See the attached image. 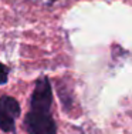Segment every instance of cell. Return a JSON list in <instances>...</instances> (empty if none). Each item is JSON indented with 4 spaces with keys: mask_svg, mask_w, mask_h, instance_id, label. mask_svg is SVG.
<instances>
[{
    "mask_svg": "<svg viewBox=\"0 0 132 134\" xmlns=\"http://www.w3.org/2000/svg\"><path fill=\"white\" fill-rule=\"evenodd\" d=\"M53 87L47 76L37 79L30 97V108L24 117V129L29 134H57V123L51 114Z\"/></svg>",
    "mask_w": 132,
    "mask_h": 134,
    "instance_id": "6da1fadb",
    "label": "cell"
},
{
    "mask_svg": "<svg viewBox=\"0 0 132 134\" xmlns=\"http://www.w3.org/2000/svg\"><path fill=\"white\" fill-rule=\"evenodd\" d=\"M21 107L11 96L0 97V130L7 134L16 133V120L20 117Z\"/></svg>",
    "mask_w": 132,
    "mask_h": 134,
    "instance_id": "7a4b0ae2",
    "label": "cell"
},
{
    "mask_svg": "<svg viewBox=\"0 0 132 134\" xmlns=\"http://www.w3.org/2000/svg\"><path fill=\"white\" fill-rule=\"evenodd\" d=\"M9 74H10V69L6 64L0 63V86L6 84L9 80Z\"/></svg>",
    "mask_w": 132,
    "mask_h": 134,
    "instance_id": "3957f363",
    "label": "cell"
},
{
    "mask_svg": "<svg viewBox=\"0 0 132 134\" xmlns=\"http://www.w3.org/2000/svg\"><path fill=\"white\" fill-rule=\"evenodd\" d=\"M54 2H57V0H48V3H50V4H53Z\"/></svg>",
    "mask_w": 132,
    "mask_h": 134,
    "instance_id": "277c9868",
    "label": "cell"
}]
</instances>
